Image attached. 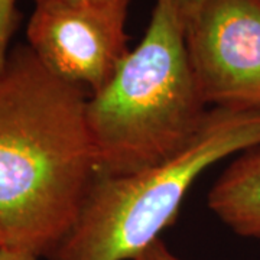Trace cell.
<instances>
[{
  "instance_id": "obj_1",
  "label": "cell",
  "mask_w": 260,
  "mask_h": 260,
  "mask_svg": "<svg viewBox=\"0 0 260 260\" xmlns=\"http://www.w3.org/2000/svg\"><path fill=\"white\" fill-rule=\"evenodd\" d=\"M88 93L56 77L29 45L0 75V242L48 257L97 177Z\"/></svg>"
},
{
  "instance_id": "obj_2",
  "label": "cell",
  "mask_w": 260,
  "mask_h": 260,
  "mask_svg": "<svg viewBox=\"0 0 260 260\" xmlns=\"http://www.w3.org/2000/svg\"><path fill=\"white\" fill-rule=\"evenodd\" d=\"M208 112L189 64L185 25L169 0H156L139 45L104 88L88 95L99 174L130 175L175 156Z\"/></svg>"
},
{
  "instance_id": "obj_3",
  "label": "cell",
  "mask_w": 260,
  "mask_h": 260,
  "mask_svg": "<svg viewBox=\"0 0 260 260\" xmlns=\"http://www.w3.org/2000/svg\"><path fill=\"white\" fill-rule=\"evenodd\" d=\"M260 145V107H211L188 146L130 175L97 174L51 260H133L175 221L205 169Z\"/></svg>"
},
{
  "instance_id": "obj_4",
  "label": "cell",
  "mask_w": 260,
  "mask_h": 260,
  "mask_svg": "<svg viewBox=\"0 0 260 260\" xmlns=\"http://www.w3.org/2000/svg\"><path fill=\"white\" fill-rule=\"evenodd\" d=\"M130 0H37L28 22V45L64 81L99 93L129 54Z\"/></svg>"
},
{
  "instance_id": "obj_5",
  "label": "cell",
  "mask_w": 260,
  "mask_h": 260,
  "mask_svg": "<svg viewBox=\"0 0 260 260\" xmlns=\"http://www.w3.org/2000/svg\"><path fill=\"white\" fill-rule=\"evenodd\" d=\"M185 45L207 106L260 107V0H204Z\"/></svg>"
},
{
  "instance_id": "obj_6",
  "label": "cell",
  "mask_w": 260,
  "mask_h": 260,
  "mask_svg": "<svg viewBox=\"0 0 260 260\" xmlns=\"http://www.w3.org/2000/svg\"><path fill=\"white\" fill-rule=\"evenodd\" d=\"M208 207L236 234L260 240V145L244 150L215 181Z\"/></svg>"
},
{
  "instance_id": "obj_7",
  "label": "cell",
  "mask_w": 260,
  "mask_h": 260,
  "mask_svg": "<svg viewBox=\"0 0 260 260\" xmlns=\"http://www.w3.org/2000/svg\"><path fill=\"white\" fill-rule=\"evenodd\" d=\"M16 3L18 0H0V75L8 64L10 39L18 26L19 13Z\"/></svg>"
},
{
  "instance_id": "obj_8",
  "label": "cell",
  "mask_w": 260,
  "mask_h": 260,
  "mask_svg": "<svg viewBox=\"0 0 260 260\" xmlns=\"http://www.w3.org/2000/svg\"><path fill=\"white\" fill-rule=\"evenodd\" d=\"M133 260H181L177 257L172 251L167 247V244L158 239L156 242H153L148 249L140 253L138 257Z\"/></svg>"
},
{
  "instance_id": "obj_9",
  "label": "cell",
  "mask_w": 260,
  "mask_h": 260,
  "mask_svg": "<svg viewBox=\"0 0 260 260\" xmlns=\"http://www.w3.org/2000/svg\"><path fill=\"white\" fill-rule=\"evenodd\" d=\"M169 2L175 8L179 18L182 19V22L185 25L186 20L194 15L195 10L203 5L204 0H169Z\"/></svg>"
},
{
  "instance_id": "obj_10",
  "label": "cell",
  "mask_w": 260,
  "mask_h": 260,
  "mask_svg": "<svg viewBox=\"0 0 260 260\" xmlns=\"http://www.w3.org/2000/svg\"><path fill=\"white\" fill-rule=\"evenodd\" d=\"M41 257L29 253L25 250H16V249H8L3 247V250L0 251V260H39Z\"/></svg>"
},
{
  "instance_id": "obj_11",
  "label": "cell",
  "mask_w": 260,
  "mask_h": 260,
  "mask_svg": "<svg viewBox=\"0 0 260 260\" xmlns=\"http://www.w3.org/2000/svg\"><path fill=\"white\" fill-rule=\"evenodd\" d=\"M3 247H5V246H3V243H2V242H0V251H2V250H3Z\"/></svg>"
},
{
  "instance_id": "obj_12",
  "label": "cell",
  "mask_w": 260,
  "mask_h": 260,
  "mask_svg": "<svg viewBox=\"0 0 260 260\" xmlns=\"http://www.w3.org/2000/svg\"><path fill=\"white\" fill-rule=\"evenodd\" d=\"M34 2H37V0H34Z\"/></svg>"
}]
</instances>
